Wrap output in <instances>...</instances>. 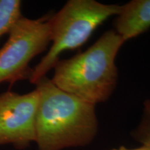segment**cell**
Masks as SVG:
<instances>
[{"label": "cell", "mask_w": 150, "mask_h": 150, "mask_svg": "<svg viewBox=\"0 0 150 150\" xmlns=\"http://www.w3.org/2000/svg\"><path fill=\"white\" fill-rule=\"evenodd\" d=\"M39 100L35 120L38 150L84 147L98 130L95 105L62 91L44 76L36 83Z\"/></svg>", "instance_id": "obj_1"}, {"label": "cell", "mask_w": 150, "mask_h": 150, "mask_svg": "<svg viewBox=\"0 0 150 150\" xmlns=\"http://www.w3.org/2000/svg\"><path fill=\"white\" fill-rule=\"evenodd\" d=\"M125 43L114 29L106 31L86 51L60 59L52 81L62 91L96 105L111 96L117 81L115 59Z\"/></svg>", "instance_id": "obj_2"}, {"label": "cell", "mask_w": 150, "mask_h": 150, "mask_svg": "<svg viewBox=\"0 0 150 150\" xmlns=\"http://www.w3.org/2000/svg\"><path fill=\"white\" fill-rule=\"evenodd\" d=\"M120 9L117 4L95 0H70L50 19L52 46L32 68L29 81L35 84L55 66L63 52L76 50L87 42L99 26Z\"/></svg>", "instance_id": "obj_3"}, {"label": "cell", "mask_w": 150, "mask_h": 150, "mask_svg": "<svg viewBox=\"0 0 150 150\" xmlns=\"http://www.w3.org/2000/svg\"><path fill=\"white\" fill-rule=\"evenodd\" d=\"M50 17L49 14L33 20L22 16L13 26L6 42L0 48V83L13 86L29 80L30 62L51 42Z\"/></svg>", "instance_id": "obj_4"}, {"label": "cell", "mask_w": 150, "mask_h": 150, "mask_svg": "<svg viewBox=\"0 0 150 150\" xmlns=\"http://www.w3.org/2000/svg\"><path fill=\"white\" fill-rule=\"evenodd\" d=\"M39 95L36 89L20 95L0 94V146L25 149L35 142V120Z\"/></svg>", "instance_id": "obj_5"}, {"label": "cell", "mask_w": 150, "mask_h": 150, "mask_svg": "<svg viewBox=\"0 0 150 150\" xmlns=\"http://www.w3.org/2000/svg\"><path fill=\"white\" fill-rule=\"evenodd\" d=\"M115 31L124 42L134 38L150 28V0H133L120 6Z\"/></svg>", "instance_id": "obj_6"}, {"label": "cell", "mask_w": 150, "mask_h": 150, "mask_svg": "<svg viewBox=\"0 0 150 150\" xmlns=\"http://www.w3.org/2000/svg\"><path fill=\"white\" fill-rule=\"evenodd\" d=\"M20 0H0V38L22 17Z\"/></svg>", "instance_id": "obj_7"}, {"label": "cell", "mask_w": 150, "mask_h": 150, "mask_svg": "<svg viewBox=\"0 0 150 150\" xmlns=\"http://www.w3.org/2000/svg\"><path fill=\"white\" fill-rule=\"evenodd\" d=\"M133 137L142 145L150 147V99L144 103L142 120L133 132Z\"/></svg>", "instance_id": "obj_8"}, {"label": "cell", "mask_w": 150, "mask_h": 150, "mask_svg": "<svg viewBox=\"0 0 150 150\" xmlns=\"http://www.w3.org/2000/svg\"><path fill=\"white\" fill-rule=\"evenodd\" d=\"M108 150H150V147L147 145H143L138 147V148H134V149H127L125 147H121L119 148H114V149H108Z\"/></svg>", "instance_id": "obj_9"}]
</instances>
